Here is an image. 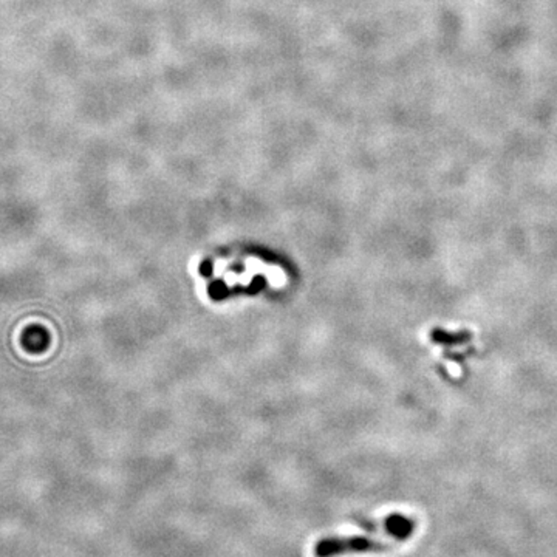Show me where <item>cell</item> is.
<instances>
[{"label":"cell","instance_id":"1","mask_svg":"<svg viewBox=\"0 0 557 557\" xmlns=\"http://www.w3.org/2000/svg\"><path fill=\"white\" fill-rule=\"evenodd\" d=\"M389 548V543L375 541V538L366 536H330L314 543L313 554L314 557H341L356 553H378V551Z\"/></svg>","mask_w":557,"mask_h":557},{"label":"cell","instance_id":"2","mask_svg":"<svg viewBox=\"0 0 557 557\" xmlns=\"http://www.w3.org/2000/svg\"><path fill=\"white\" fill-rule=\"evenodd\" d=\"M383 528L387 534L396 537L398 541H407L414 534L415 522L409 517L401 516V514H392L383 522Z\"/></svg>","mask_w":557,"mask_h":557}]
</instances>
